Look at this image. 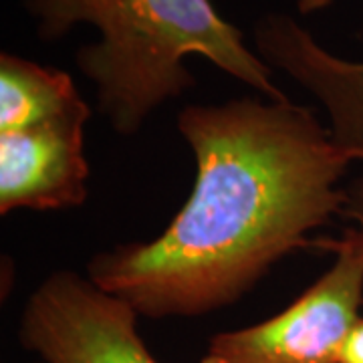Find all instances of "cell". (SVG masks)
Returning <instances> with one entry per match:
<instances>
[{
	"label": "cell",
	"mask_w": 363,
	"mask_h": 363,
	"mask_svg": "<svg viewBox=\"0 0 363 363\" xmlns=\"http://www.w3.org/2000/svg\"><path fill=\"white\" fill-rule=\"evenodd\" d=\"M89 117L91 107L83 104L37 125L0 131V214L67 210L87 200Z\"/></svg>",
	"instance_id": "cell-5"
},
{
	"label": "cell",
	"mask_w": 363,
	"mask_h": 363,
	"mask_svg": "<svg viewBox=\"0 0 363 363\" xmlns=\"http://www.w3.org/2000/svg\"><path fill=\"white\" fill-rule=\"evenodd\" d=\"M341 216L350 222V228L363 240V178H357L345 188V204Z\"/></svg>",
	"instance_id": "cell-8"
},
{
	"label": "cell",
	"mask_w": 363,
	"mask_h": 363,
	"mask_svg": "<svg viewBox=\"0 0 363 363\" xmlns=\"http://www.w3.org/2000/svg\"><path fill=\"white\" fill-rule=\"evenodd\" d=\"M123 298L73 271L51 272L26 301L18 339L40 363H160Z\"/></svg>",
	"instance_id": "cell-4"
},
{
	"label": "cell",
	"mask_w": 363,
	"mask_h": 363,
	"mask_svg": "<svg viewBox=\"0 0 363 363\" xmlns=\"http://www.w3.org/2000/svg\"><path fill=\"white\" fill-rule=\"evenodd\" d=\"M313 247L331 250L333 264L271 319L214 335L200 363H339L362 317L363 240L345 228Z\"/></svg>",
	"instance_id": "cell-3"
},
{
	"label": "cell",
	"mask_w": 363,
	"mask_h": 363,
	"mask_svg": "<svg viewBox=\"0 0 363 363\" xmlns=\"http://www.w3.org/2000/svg\"><path fill=\"white\" fill-rule=\"evenodd\" d=\"M87 104L63 69L0 55V131L30 128Z\"/></svg>",
	"instance_id": "cell-7"
},
{
	"label": "cell",
	"mask_w": 363,
	"mask_h": 363,
	"mask_svg": "<svg viewBox=\"0 0 363 363\" xmlns=\"http://www.w3.org/2000/svg\"><path fill=\"white\" fill-rule=\"evenodd\" d=\"M178 131L196 160L192 194L156 238L87 262L95 285L150 319L220 311L313 247L309 234L341 216L339 182L353 162L311 107L291 99L188 105Z\"/></svg>",
	"instance_id": "cell-1"
},
{
	"label": "cell",
	"mask_w": 363,
	"mask_h": 363,
	"mask_svg": "<svg viewBox=\"0 0 363 363\" xmlns=\"http://www.w3.org/2000/svg\"><path fill=\"white\" fill-rule=\"evenodd\" d=\"M252 43L267 65L283 71L321 104L333 142L353 162H363V61L325 49L309 28L281 13L260 16Z\"/></svg>",
	"instance_id": "cell-6"
},
{
	"label": "cell",
	"mask_w": 363,
	"mask_h": 363,
	"mask_svg": "<svg viewBox=\"0 0 363 363\" xmlns=\"http://www.w3.org/2000/svg\"><path fill=\"white\" fill-rule=\"evenodd\" d=\"M43 40L79 25L99 40L79 47L75 63L97 89V107L119 135L140 133L157 107L192 89L188 57H204L226 75L274 101L289 99L272 69L222 16L212 0H23Z\"/></svg>",
	"instance_id": "cell-2"
},
{
	"label": "cell",
	"mask_w": 363,
	"mask_h": 363,
	"mask_svg": "<svg viewBox=\"0 0 363 363\" xmlns=\"http://www.w3.org/2000/svg\"><path fill=\"white\" fill-rule=\"evenodd\" d=\"M331 4H333V0H297V11L303 16H307V14L325 11Z\"/></svg>",
	"instance_id": "cell-10"
},
{
	"label": "cell",
	"mask_w": 363,
	"mask_h": 363,
	"mask_svg": "<svg viewBox=\"0 0 363 363\" xmlns=\"http://www.w3.org/2000/svg\"><path fill=\"white\" fill-rule=\"evenodd\" d=\"M339 363H363V315L351 329L350 337L339 355Z\"/></svg>",
	"instance_id": "cell-9"
}]
</instances>
